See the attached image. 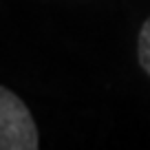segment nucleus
<instances>
[{
    "mask_svg": "<svg viewBox=\"0 0 150 150\" xmlns=\"http://www.w3.org/2000/svg\"><path fill=\"white\" fill-rule=\"evenodd\" d=\"M137 51H139V64L146 73L150 75V18L144 22L139 31V44H137Z\"/></svg>",
    "mask_w": 150,
    "mask_h": 150,
    "instance_id": "2",
    "label": "nucleus"
},
{
    "mask_svg": "<svg viewBox=\"0 0 150 150\" xmlns=\"http://www.w3.org/2000/svg\"><path fill=\"white\" fill-rule=\"evenodd\" d=\"M38 146L40 135L27 104L0 86V150H35Z\"/></svg>",
    "mask_w": 150,
    "mask_h": 150,
    "instance_id": "1",
    "label": "nucleus"
}]
</instances>
